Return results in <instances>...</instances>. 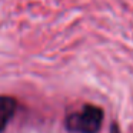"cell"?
Wrapping results in <instances>:
<instances>
[{
	"instance_id": "6da1fadb",
	"label": "cell",
	"mask_w": 133,
	"mask_h": 133,
	"mask_svg": "<svg viewBox=\"0 0 133 133\" xmlns=\"http://www.w3.org/2000/svg\"><path fill=\"white\" fill-rule=\"evenodd\" d=\"M103 110L99 106L84 104L82 110L70 113L64 126L70 133H97L103 123Z\"/></svg>"
},
{
	"instance_id": "7a4b0ae2",
	"label": "cell",
	"mask_w": 133,
	"mask_h": 133,
	"mask_svg": "<svg viewBox=\"0 0 133 133\" xmlns=\"http://www.w3.org/2000/svg\"><path fill=\"white\" fill-rule=\"evenodd\" d=\"M16 109H17L16 99L10 96H0V133H3L9 122L13 119Z\"/></svg>"
},
{
	"instance_id": "3957f363",
	"label": "cell",
	"mask_w": 133,
	"mask_h": 133,
	"mask_svg": "<svg viewBox=\"0 0 133 133\" xmlns=\"http://www.w3.org/2000/svg\"><path fill=\"white\" fill-rule=\"evenodd\" d=\"M110 133H122L120 129H119V126L116 123H113L112 126H110Z\"/></svg>"
}]
</instances>
